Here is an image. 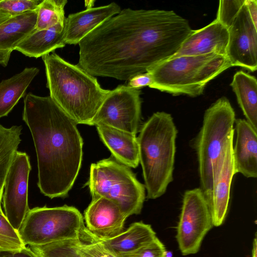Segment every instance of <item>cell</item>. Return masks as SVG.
<instances>
[{
	"instance_id": "1",
	"label": "cell",
	"mask_w": 257,
	"mask_h": 257,
	"mask_svg": "<svg viewBox=\"0 0 257 257\" xmlns=\"http://www.w3.org/2000/svg\"><path fill=\"white\" fill-rule=\"evenodd\" d=\"M192 31L173 11L124 9L81 40L78 65L93 76L128 80L173 57Z\"/></svg>"
},
{
	"instance_id": "2",
	"label": "cell",
	"mask_w": 257,
	"mask_h": 257,
	"mask_svg": "<svg viewBox=\"0 0 257 257\" xmlns=\"http://www.w3.org/2000/svg\"><path fill=\"white\" fill-rule=\"evenodd\" d=\"M22 118L35 147L40 192L51 199L66 196L82 161L83 143L77 124L50 96L32 93L24 98Z\"/></svg>"
},
{
	"instance_id": "3",
	"label": "cell",
	"mask_w": 257,
	"mask_h": 257,
	"mask_svg": "<svg viewBox=\"0 0 257 257\" xmlns=\"http://www.w3.org/2000/svg\"><path fill=\"white\" fill-rule=\"evenodd\" d=\"M50 96L76 123H90L109 90L78 65L55 53L42 57Z\"/></svg>"
},
{
	"instance_id": "4",
	"label": "cell",
	"mask_w": 257,
	"mask_h": 257,
	"mask_svg": "<svg viewBox=\"0 0 257 257\" xmlns=\"http://www.w3.org/2000/svg\"><path fill=\"white\" fill-rule=\"evenodd\" d=\"M177 130L171 115L156 112L142 126L139 137L147 198L157 199L173 181Z\"/></svg>"
},
{
	"instance_id": "5",
	"label": "cell",
	"mask_w": 257,
	"mask_h": 257,
	"mask_svg": "<svg viewBox=\"0 0 257 257\" xmlns=\"http://www.w3.org/2000/svg\"><path fill=\"white\" fill-rule=\"evenodd\" d=\"M232 67L226 56L211 53L171 57L148 72L150 88L175 95H200L207 83Z\"/></svg>"
},
{
	"instance_id": "6",
	"label": "cell",
	"mask_w": 257,
	"mask_h": 257,
	"mask_svg": "<svg viewBox=\"0 0 257 257\" xmlns=\"http://www.w3.org/2000/svg\"><path fill=\"white\" fill-rule=\"evenodd\" d=\"M235 112L225 97L217 99L205 111L195 142L201 189L204 196L210 191L214 171L230 135L234 132Z\"/></svg>"
},
{
	"instance_id": "7",
	"label": "cell",
	"mask_w": 257,
	"mask_h": 257,
	"mask_svg": "<svg viewBox=\"0 0 257 257\" xmlns=\"http://www.w3.org/2000/svg\"><path fill=\"white\" fill-rule=\"evenodd\" d=\"M92 198L102 197L117 204L127 216L141 212L145 199V186L130 168L111 158L91 165L85 184Z\"/></svg>"
},
{
	"instance_id": "8",
	"label": "cell",
	"mask_w": 257,
	"mask_h": 257,
	"mask_svg": "<svg viewBox=\"0 0 257 257\" xmlns=\"http://www.w3.org/2000/svg\"><path fill=\"white\" fill-rule=\"evenodd\" d=\"M84 224L75 207H36L30 209L18 232L25 245H41L78 239Z\"/></svg>"
},
{
	"instance_id": "9",
	"label": "cell",
	"mask_w": 257,
	"mask_h": 257,
	"mask_svg": "<svg viewBox=\"0 0 257 257\" xmlns=\"http://www.w3.org/2000/svg\"><path fill=\"white\" fill-rule=\"evenodd\" d=\"M212 225L208 204L201 189L186 191L176 235L182 254L187 255L197 253Z\"/></svg>"
},
{
	"instance_id": "10",
	"label": "cell",
	"mask_w": 257,
	"mask_h": 257,
	"mask_svg": "<svg viewBox=\"0 0 257 257\" xmlns=\"http://www.w3.org/2000/svg\"><path fill=\"white\" fill-rule=\"evenodd\" d=\"M141 91L119 85L103 100L90 125H104L134 135L141 120Z\"/></svg>"
},
{
	"instance_id": "11",
	"label": "cell",
	"mask_w": 257,
	"mask_h": 257,
	"mask_svg": "<svg viewBox=\"0 0 257 257\" xmlns=\"http://www.w3.org/2000/svg\"><path fill=\"white\" fill-rule=\"evenodd\" d=\"M31 170L29 156L17 151L5 179L2 200L5 215L18 231L30 210L28 181Z\"/></svg>"
},
{
	"instance_id": "12",
	"label": "cell",
	"mask_w": 257,
	"mask_h": 257,
	"mask_svg": "<svg viewBox=\"0 0 257 257\" xmlns=\"http://www.w3.org/2000/svg\"><path fill=\"white\" fill-rule=\"evenodd\" d=\"M226 56L231 66H240L252 72L257 69V28L244 4L228 29Z\"/></svg>"
},
{
	"instance_id": "13",
	"label": "cell",
	"mask_w": 257,
	"mask_h": 257,
	"mask_svg": "<svg viewBox=\"0 0 257 257\" xmlns=\"http://www.w3.org/2000/svg\"><path fill=\"white\" fill-rule=\"evenodd\" d=\"M234 133L228 139L225 149L213 174L210 192L205 196L210 209L213 225L219 226L227 214L232 180L236 174L232 150Z\"/></svg>"
},
{
	"instance_id": "14",
	"label": "cell",
	"mask_w": 257,
	"mask_h": 257,
	"mask_svg": "<svg viewBox=\"0 0 257 257\" xmlns=\"http://www.w3.org/2000/svg\"><path fill=\"white\" fill-rule=\"evenodd\" d=\"M127 217L115 202L97 197L92 198L84 211L83 219L91 232L100 237L109 238L124 230Z\"/></svg>"
},
{
	"instance_id": "15",
	"label": "cell",
	"mask_w": 257,
	"mask_h": 257,
	"mask_svg": "<svg viewBox=\"0 0 257 257\" xmlns=\"http://www.w3.org/2000/svg\"><path fill=\"white\" fill-rule=\"evenodd\" d=\"M228 39V29L215 19L202 28L193 30L172 57L211 53L226 56Z\"/></svg>"
},
{
	"instance_id": "16",
	"label": "cell",
	"mask_w": 257,
	"mask_h": 257,
	"mask_svg": "<svg viewBox=\"0 0 257 257\" xmlns=\"http://www.w3.org/2000/svg\"><path fill=\"white\" fill-rule=\"evenodd\" d=\"M120 11L118 5L112 2L107 5L86 9L69 15L64 23L66 44H79L92 31Z\"/></svg>"
},
{
	"instance_id": "17",
	"label": "cell",
	"mask_w": 257,
	"mask_h": 257,
	"mask_svg": "<svg viewBox=\"0 0 257 257\" xmlns=\"http://www.w3.org/2000/svg\"><path fill=\"white\" fill-rule=\"evenodd\" d=\"M236 138L232 155L235 173L257 177V131L244 119L235 120Z\"/></svg>"
},
{
	"instance_id": "18",
	"label": "cell",
	"mask_w": 257,
	"mask_h": 257,
	"mask_svg": "<svg viewBox=\"0 0 257 257\" xmlns=\"http://www.w3.org/2000/svg\"><path fill=\"white\" fill-rule=\"evenodd\" d=\"M96 127L99 137L115 160L129 168L138 166L139 146L136 135L104 125Z\"/></svg>"
},
{
	"instance_id": "19",
	"label": "cell",
	"mask_w": 257,
	"mask_h": 257,
	"mask_svg": "<svg viewBox=\"0 0 257 257\" xmlns=\"http://www.w3.org/2000/svg\"><path fill=\"white\" fill-rule=\"evenodd\" d=\"M94 235L97 240L116 256L134 251L157 237L151 226L143 222L132 223L126 230L112 237Z\"/></svg>"
},
{
	"instance_id": "20",
	"label": "cell",
	"mask_w": 257,
	"mask_h": 257,
	"mask_svg": "<svg viewBox=\"0 0 257 257\" xmlns=\"http://www.w3.org/2000/svg\"><path fill=\"white\" fill-rule=\"evenodd\" d=\"M65 45L64 23L47 29H35L14 50L26 56L38 58L63 48Z\"/></svg>"
},
{
	"instance_id": "21",
	"label": "cell",
	"mask_w": 257,
	"mask_h": 257,
	"mask_svg": "<svg viewBox=\"0 0 257 257\" xmlns=\"http://www.w3.org/2000/svg\"><path fill=\"white\" fill-rule=\"evenodd\" d=\"M39 72L35 67H26L21 72L0 82V118L7 116Z\"/></svg>"
},
{
	"instance_id": "22",
	"label": "cell",
	"mask_w": 257,
	"mask_h": 257,
	"mask_svg": "<svg viewBox=\"0 0 257 257\" xmlns=\"http://www.w3.org/2000/svg\"><path fill=\"white\" fill-rule=\"evenodd\" d=\"M230 86L234 92L245 120L257 131V81L242 70L237 71Z\"/></svg>"
},
{
	"instance_id": "23",
	"label": "cell",
	"mask_w": 257,
	"mask_h": 257,
	"mask_svg": "<svg viewBox=\"0 0 257 257\" xmlns=\"http://www.w3.org/2000/svg\"><path fill=\"white\" fill-rule=\"evenodd\" d=\"M37 10L13 16L0 24V50L15 48L35 29Z\"/></svg>"
},
{
	"instance_id": "24",
	"label": "cell",
	"mask_w": 257,
	"mask_h": 257,
	"mask_svg": "<svg viewBox=\"0 0 257 257\" xmlns=\"http://www.w3.org/2000/svg\"><path fill=\"white\" fill-rule=\"evenodd\" d=\"M23 127L6 128L0 124V188L4 190L5 179L19 144Z\"/></svg>"
},
{
	"instance_id": "25",
	"label": "cell",
	"mask_w": 257,
	"mask_h": 257,
	"mask_svg": "<svg viewBox=\"0 0 257 257\" xmlns=\"http://www.w3.org/2000/svg\"><path fill=\"white\" fill-rule=\"evenodd\" d=\"M30 248L40 257H91L81 248L78 239L31 245Z\"/></svg>"
},
{
	"instance_id": "26",
	"label": "cell",
	"mask_w": 257,
	"mask_h": 257,
	"mask_svg": "<svg viewBox=\"0 0 257 257\" xmlns=\"http://www.w3.org/2000/svg\"><path fill=\"white\" fill-rule=\"evenodd\" d=\"M66 0H43L37 10L36 29L43 30L64 24Z\"/></svg>"
},
{
	"instance_id": "27",
	"label": "cell",
	"mask_w": 257,
	"mask_h": 257,
	"mask_svg": "<svg viewBox=\"0 0 257 257\" xmlns=\"http://www.w3.org/2000/svg\"><path fill=\"white\" fill-rule=\"evenodd\" d=\"M25 246L18 231L9 222L0 205V250H17Z\"/></svg>"
},
{
	"instance_id": "28",
	"label": "cell",
	"mask_w": 257,
	"mask_h": 257,
	"mask_svg": "<svg viewBox=\"0 0 257 257\" xmlns=\"http://www.w3.org/2000/svg\"><path fill=\"white\" fill-rule=\"evenodd\" d=\"M81 248L91 257H117L108 251L84 224L78 238Z\"/></svg>"
},
{
	"instance_id": "29",
	"label": "cell",
	"mask_w": 257,
	"mask_h": 257,
	"mask_svg": "<svg viewBox=\"0 0 257 257\" xmlns=\"http://www.w3.org/2000/svg\"><path fill=\"white\" fill-rule=\"evenodd\" d=\"M244 1H220L216 20L228 29L243 6Z\"/></svg>"
},
{
	"instance_id": "30",
	"label": "cell",
	"mask_w": 257,
	"mask_h": 257,
	"mask_svg": "<svg viewBox=\"0 0 257 257\" xmlns=\"http://www.w3.org/2000/svg\"><path fill=\"white\" fill-rule=\"evenodd\" d=\"M43 0H0V9L12 16L37 11Z\"/></svg>"
},
{
	"instance_id": "31",
	"label": "cell",
	"mask_w": 257,
	"mask_h": 257,
	"mask_svg": "<svg viewBox=\"0 0 257 257\" xmlns=\"http://www.w3.org/2000/svg\"><path fill=\"white\" fill-rule=\"evenodd\" d=\"M166 249L163 243L157 237L139 249L117 257H164Z\"/></svg>"
},
{
	"instance_id": "32",
	"label": "cell",
	"mask_w": 257,
	"mask_h": 257,
	"mask_svg": "<svg viewBox=\"0 0 257 257\" xmlns=\"http://www.w3.org/2000/svg\"><path fill=\"white\" fill-rule=\"evenodd\" d=\"M153 83V78L149 72L138 74L130 80L127 86L135 89H139L143 87L150 86Z\"/></svg>"
},
{
	"instance_id": "33",
	"label": "cell",
	"mask_w": 257,
	"mask_h": 257,
	"mask_svg": "<svg viewBox=\"0 0 257 257\" xmlns=\"http://www.w3.org/2000/svg\"><path fill=\"white\" fill-rule=\"evenodd\" d=\"M0 257H40L30 247L17 250H0Z\"/></svg>"
},
{
	"instance_id": "34",
	"label": "cell",
	"mask_w": 257,
	"mask_h": 257,
	"mask_svg": "<svg viewBox=\"0 0 257 257\" xmlns=\"http://www.w3.org/2000/svg\"><path fill=\"white\" fill-rule=\"evenodd\" d=\"M244 4L255 27L257 28V1L245 0Z\"/></svg>"
},
{
	"instance_id": "35",
	"label": "cell",
	"mask_w": 257,
	"mask_h": 257,
	"mask_svg": "<svg viewBox=\"0 0 257 257\" xmlns=\"http://www.w3.org/2000/svg\"><path fill=\"white\" fill-rule=\"evenodd\" d=\"M12 51V50H0L1 66L3 67L7 66Z\"/></svg>"
},
{
	"instance_id": "36",
	"label": "cell",
	"mask_w": 257,
	"mask_h": 257,
	"mask_svg": "<svg viewBox=\"0 0 257 257\" xmlns=\"http://www.w3.org/2000/svg\"><path fill=\"white\" fill-rule=\"evenodd\" d=\"M11 17L12 16L10 14L0 9V24Z\"/></svg>"
},
{
	"instance_id": "37",
	"label": "cell",
	"mask_w": 257,
	"mask_h": 257,
	"mask_svg": "<svg viewBox=\"0 0 257 257\" xmlns=\"http://www.w3.org/2000/svg\"><path fill=\"white\" fill-rule=\"evenodd\" d=\"M164 257H173L172 252L171 251L166 250Z\"/></svg>"
},
{
	"instance_id": "38",
	"label": "cell",
	"mask_w": 257,
	"mask_h": 257,
	"mask_svg": "<svg viewBox=\"0 0 257 257\" xmlns=\"http://www.w3.org/2000/svg\"><path fill=\"white\" fill-rule=\"evenodd\" d=\"M4 190L0 188V205H1Z\"/></svg>"
}]
</instances>
